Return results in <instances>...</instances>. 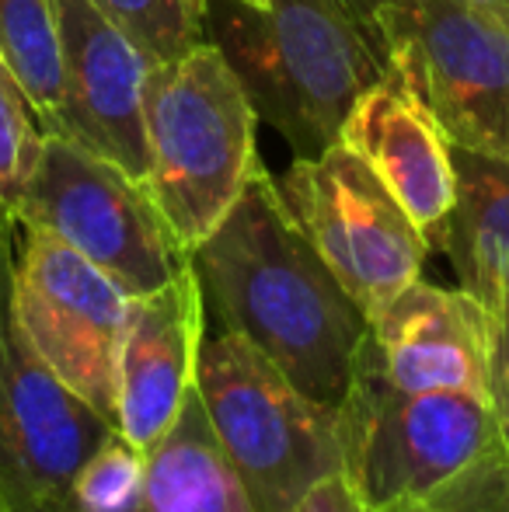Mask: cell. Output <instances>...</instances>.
<instances>
[{"label":"cell","instance_id":"44dd1931","mask_svg":"<svg viewBox=\"0 0 509 512\" xmlns=\"http://www.w3.org/2000/svg\"><path fill=\"white\" fill-rule=\"evenodd\" d=\"M290 512H367V509L360 506V499H356L346 474L335 471V474H328V478H321Z\"/></svg>","mask_w":509,"mask_h":512},{"label":"cell","instance_id":"9a60e30c","mask_svg":"<svg viewBox=\"0 0 509 512\" xmlns=\"http://www.w3.org/2000/svg\"><path fill=\"white\" fill-rule=\"evenodd\" d=\"M457 199L440 251L461 290L509 328V161L454 147Z\"/></svg>","mask_w":509,"mask_h":512},{"label":"cell","instance_id":"d6986e66","mask_svg":"<svg viewBox=\"0 0 509 512\" xmlns=\"http://www.w3.org/2000/svg\"><path fill=\"white\" fill-rule=\"evenodd\" d=\"M70 499L84 512H133L143 502V450L123 432L105 436L70 481Z\"/></svg>","mask_w":509,"mask_h":512},{"label":"cell","instance_id":"30bf717a","mask_svg":"<svg viewBox=\"0 0 509 512\" xmlns=\"http://www.w3.org/2000/svg\"><path fill=\"white\" fill-rule=\"evenodd\" d=\"M112 432L116 425L67 391L25 342L7 276L0 286V512L67 495L77 467Z\"/></svg>","mask_w":509,"mask_h":512},{"label":"cell","instance_id":"9c48e42d","mask_svg":"<svg viewBox=\"0 0 509 512\" xmlns=\"http://www.w3.org/2000/svg\"><path fill=\"white\" fill-rule=\"evenodd\" d=\"M11 310L25 342L67 391L116 425L119 345L129 293L46 230L21 227Z\"/></svg>","mask_w":509,"mask_h":512},{"label":"cell","instance_id":"e0dca14e","mask_svg":"<svg viewBox=\"0 0 509 512\" xmlns=\"http://www.w3.org/2000/svg\"><path fill=\"white\" fill-rule=\"evenodd\" d=\"M0 60L25 88L46 133H53L63 95L56 0H0Z\"/></svg>","mask_w":509,"mask_h":512},{"label":"cell","instance_id":"d4e9b609","mask_svg":"<svg viewBox=\"0 0 509 512\" xmlns=\"http://www.w3.org/2000/svg\"><path fill=\"white\" fill-rule=\"evenodd\" d=\"M489 4H499V7H509V0H489Z\"/></svg>","mask_w":509,"mask_h":512},{"label":"cell","instance_id":"603a6c76","mask_svg":"<svg viewBox=\"0 0 509 512\" xmlns=\"http://www.w3.org/2000/svg\"><path fill=\"white\" fill-rule=\"evenodd\" d=\"M11 512H84V509H77L70 495H56V499L28 502V506H18V509H11ZM133 512H147V502H143L140 509H133Z\"/></svg>","mask_w":509,"mask_h":512},{"label":"cell","instance_id":"cb8c5ba5","mask_svg":"<svg viewBox=\"0 0 509 512\" xmlns=\"http://www.w3.org/2000/svg\"><path fill=\"white\" fill-rule=\"evenodd\" d=\"M238 4H248V7H262L265 0H238Z\"/></svg>","mask_w":509,"mask_h":512},{"label":"cell","instance_id":"52a82bcc","mask_svg":"<svg viewBox=\"0 0 509 512\" xmlns=\"http://www.w3.org/2000/svg\"><path fill=\"white\" fill-rule=\"evenodd\" d=\"M116 279L129 297L154 293L192 262L164 227L147 185L105 157L46 133L39 164L14 209Z\"/></svg>","mask_w":509,"mask_h":512},{"label":"cell","instance_id":"2e32d148","mask_svg":"<svg viewBox=\"0 0 509 512\" xmlns=\"http://www.w3.org/2000/svg\"><path fill=\"white\" fill-rule=\"evenodd\" d=\"M143 499L147 512H255L213 439L196 391L171 429L143 453Z\"/></svg>","mask_w":509,"mask_h":512},{"label":"cell","instance_id":"4fadbf2b","mask_svg":"<svg viewBox=\"0 0 509 512\" xmlns=\"http://www.w3.org/2000/svg\"><path fill=\"white\" fill-rule=\"evenodd\" d=\"M339 140L381 175L422 230L429 251H440L457 199L454 147L398 60L387 56L381 77L356 98Z\"/></svg>","mask_w":509,"mask_h":512},{"label":"cell","instance_id":"8992f818","mask_svg":"<svg viewBox=\"0 0 509 512\" xmlns=\"http://www.w3.org/2000/svg\"><path fill=\"white\" fill-rule=\"evenodd\" d=\"M377 35L408 70L450 147L509 161V7L381 0Z\"/></svg>","mask_w":509,"mask_h":512},{"label":"cell","instance_id":"7c38bea8","mask_svg":"<svg viewBox=\"0 0 509 512\" xmlns=\"http://www.w3.org/2000/svg\"><path fill=\"white\" fill-rule=\"evenodd\" d=\"M63 95L53 136L147 178V77L154 63L91 0H56Z\"/></svg>","mask_w":509,"mask_h":512},{"label":"cell","instance_id":"8fae6325","mask_svg":"<svg viewBox=\"0 0 509 512\" xmlns=\"http://www.w3.org/2000/svg\"><path fill=\"white\" fill-rule=\"evenodd\" d=\"M363 356L401 391L496 401V321L471 293L415 279L367 317Z\"/></svg>","mask_w":509,"mask_h":512},{"label":"cell","instance_id":"7a4b0ae2","mask_svg":"<svg viewBox=\"0 0 509 512\" xmlns=\"http://www.w3.org/2000/svg\"><path fill=\"white\" fill-rule=\"evenodd\" d=\"M339 436L342 474L367 512H509V436L496 401L401 391L360 345Z\"/></svg>","mask_w":509,"mask_h":512},{"label":"cell","instance_id":"7402d4cb","mask_svg":"<svg viewBox=\"0 0 509 512\" xmlns=\"http://www.w3.org/2000/svg\"><path fill=\"white\" fill-rule=\"evenodd\" d=\"M18 234H21V223L14 213L0 209V286L4 279L11 276L14 269V251H18Z\"/></svg>","mask_w":509,"mask_h":512},{"label":"cell","instance_id":"6da1fadb","mask_svg":"<svg viewBox=\"0 0 509 512\" xmlns=\"http://www.w3.org/2000/svg\"><path fill=\"white\" fill-rule=\"evenodd\" d=\"M192 269L224 331L248 338L307 398L339 408L367 338V314L297 227L265 161L192 251Z\"/></svg>","mask_w":509,"mask_h":512},{"label":"cell","instance_id":"ffe728a7","mask_svg":"<svg viewBox=\"0 0 509 512\" xmlns=\"http://www.w3.org/2000/svg\"><path fill=\"white\" fill-rule=\"evenodd\" d=\"M46 126L25 88L0 60V209L14 213L39 164Z\"/></svg>","mask_w":509,"mask_h":512},{"label":"cell","instance_id":"3957f363","mask_svg":"<svg viewBox=\"0 0 509 512\" xmlns=\"http://www.w3.org/2000/svg\"><path fill=\"white\" fill-rule=\"evenodd\" d=\"M206 39L238 74L258 122L297 157L339 140L349 108L387 63L377 11L363 0H210Z\"/></svg>","mask_w":509,"mask_h":512},{"label":"cell","instance_id":"5bb4252c","mask_svg":"<svg viewBox=\"0 0 509 512\" xmlns=\"http://www.w3.org/2000/svg\"><path fill=\"white\" fill-rule=\"evenodd\" d=\"M206 300L192 262L154 293L129 297L119 345L116 429L143 453L171 429L196 391Z\"/></svg>","mask_w":509,"mask_h":512},{"label":"cell","instance_id":"ac0fdd59","mask_svg":"<svg viewBox=\"0 0 509 512\" xmlns=\"http://www.w3.org/2000/svg\"><path fill=\"white\" fill-rule=\"evenodd\" d=\"M119 32L147 53L150 63H168L206 42L210 0H91Z\"/></svg>","mask_w":509,"mask_h":512},{"label":"cell","instance_id":"5b68a950","mask_svg":"<svg viewBox=\"0 0 509 512\" xmlns=\"http://www.w3.org/2000/svg\"><path fill=\"white\" fill-rule=\"evenodd\" d=\"M196 394L255 512H290L321 478L342 471L339 408L307 398L248 338H203Z\"/></svg>","mask_w":509,"mask_h":512},{"label":"cell","instance_id":"277c9868","mask_svg":"<svg viewBox=\"0 0 509 512\" xmlns=\"http://www.w3.org/2000/svg\"><path fill=\"white\" fill-rule=\"evenodd\" d=\"M147 185L175 244L192 251L220 227L255 164L258 115L238 74L210 39L147 77Z\"/></svg>","mask_w":509,"mask_h":512},{"label":"cell","instance_id":"ba28073f","mask_svg":"<svg viewBox=\"0 0 509 512\" xmlns=\"http://www.w3.org/2000/svg\"><path fill=\"white\" fill-rule=\"evenodd\" d=\"M276 185L321 262L367 317L422 276L433 255L426 237L349 143L293 157Z\"/></svg>","mask_w":509,"mask_h":512}]
</instances>
